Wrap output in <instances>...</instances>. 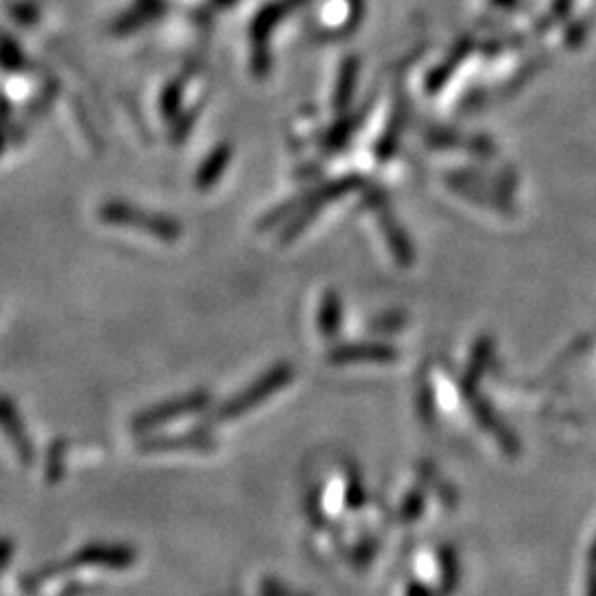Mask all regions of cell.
<instances>
[{
    "mask_svg": "<svg viewBox=\"0 0 596 596\" xmlns=\"http://www.w3.org/2000/svg\"><path fill=\"white\" fill-rule=\"evenodd\" d=\"M65 442H53V446L49 449V468H47V475L51 482H56L60 473H62V455H65Z\"/></svg>",
    "mask_w": 596,
    "mask_h": 596,
    "instance_id": "7a4b0ae2",
    "label": "cell"
},
{
    "mask_svg": "<svg viewBox=\"0 0 596 596\" xmlns=\"http://www.w3.org/2000/svg\"><path fill=\"white\" fill-rule=\"evenodd\" d=\"M0 429H3V433L7 435L9 440H12L20 460L29 464L31 457H34L31 440L27 435L23 418H20V413L16 409V404L9 400L5 393H0Z\"/></svg>",
    "mask_w": 596,
    "mask_h": 596,
    "instance_id": "6da1fadb",
    "label": "cell"
},
{
    "mask_svg": "<svg viewBox=\"0 0 596 596\" xmlns=\"http://www.w3.org/2000/svg\"><path fill=\"white\" fill-rule=\"evenodd\" d=\"M9 117H12V104L0 95V153H3V148L9 140Z\"/></svg>",
    "mask_w": 596,
    "mask_h": 596,
    "instance_id": "3957f363",
    "label": "cell"
}]
</instances>
